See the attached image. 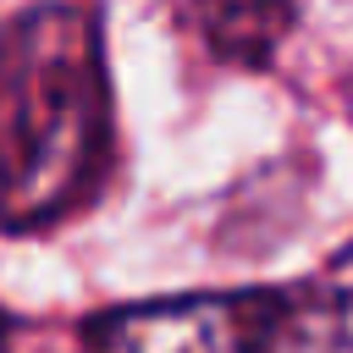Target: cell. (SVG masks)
<instances>
[{"label": "cell", "instance_id": "1", "mask_svg": "<svg viewBox=\"0 0 353 353\" xmlns=\"http://www.w3.org/2000/svg\"><path fill=\"white\" fill-rule=\"evenodd\" d=\"M110 83L99 17L39 6L0 28V226L28 232L77 210L105 171Z\"/></svg>", "mask_w": 353, "mask_h": 353}, {"label": "cell", "instance_id": "2", "mask_svg": "<svg viewBox=\"0 0 353 353\" xmlns=\"http://www.w3.org/2000/svg\"><path fill=\"white\" fill-rule=\"evenodd\" d=\"M270 292H193L132 303L88 325V353H248Z\"/></svg>", "mask_w": 353, "mask_h": 353}, {"label": "cell", "instance_id": "3", "mask_svg": "<svg viewBox=\"0 0 353 353\" xmlns=\"http://www.w3.org/2000/svg\"><path fill=\"white\" fill-rule=\"evenodd\" d=\"M248 353H353V287L270 292Z\"/></svg>", "mask_w": 353, "mask_h": 353}, {"label": "cell", "instance_id": "4", "mask_svg": "<svg viewBox=\"0 0 353 353\" xmlns=\"http://www.w3.org/2000/svg\"><path fill=\"white\" fill-rule=\"evenodd\" d=\"M292 22V11H265V6H221V11H204V28H210V44L232 61H265L281 39V28Z\"/></svg>", "mask_w": 353, "mask_h": 353}, {"label": "cell", "instance_id": "5", "mask_svg": "<svg viewBox=\"0 0 353 353\" xmlns=\"http://www.w3.org/2000/svg\"><path fill=\"white\" fill-rule=\"evenodd\" d=\"M0 336H6V320H0Z\"/></svg>", "mask_w": 353, "mask_h": 353}]
</instances>
